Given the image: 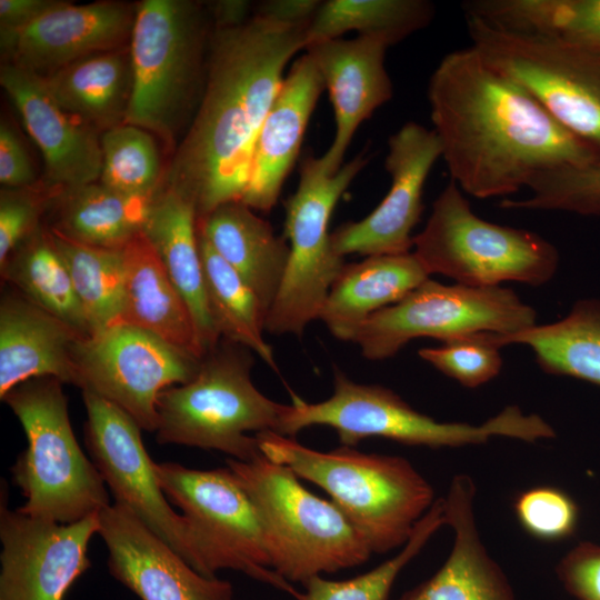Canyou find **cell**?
I'll list each match as a JSON object with an SVG mask.
<instances>
[{
    "label": "cell",
    "mask_w": 600,
    "mask_h": 600,
    "mask_svg": "<svg viewBox=\"0 0 600 600\" xmlns=\"http://www.w3.org/2000/svg\"><path fill=\"white\" fill-rule=\"evenodd\" d=\"M462 8L502 30L600 53V0H471Z\"/></svg>",
    "instance_id": "obj_31"
},
{
    "label": "cell",
    "mask_w": 600,
    "mask_h": 600,
    "mask_svg": "<svg viewBox=\"0 0 600 600\" xmlns=\"http://www.w3.org/2000/svg\"><path fill=\"white\" fill-rule=\"evenodd\" d=\"M73 358L79 388L112 402L148 431L157 429L159 394L190 381L202 360L123 322L81 338Z\"/></svg>",
    "instance_id": "obj_14"
},
{
    "label": "cell",
    "mask_w": 600,
    "mask_h": 600,
    "mask_svg": "<svg viewBox=\"0 0 600 600\" xmlns=\"http://www.w3.org/2000/svg\"><path fill=\"white\" fill-rule=\"evenodd\" d=\"M513 509L522 529L542 541L569 538L579 521L574 500L556 487L540 486L521 492L514 500Z\"/></svg>",
    "instance_id": "obj_41"
},
{
    "label": "cell",
    "mask_w": 600,
    "mask_h": 600,
    "mask_svg": "<svg viewBox=\"0 0 600 600\" xmlns=\"http://www.w3.org/2000/svg\"><path fill=\"white\" fill-rule=\"evenodd\" d=\"M434 7L426 0H327L321 1L306 31V48L357 31L389 46L426 28Z\"/></svg>",
    "instance_id": "obj_35"
},
{
    "label": "cell",
    "mask_w": 600,
    "mask_h": 600,
    "mask_svg": "<svg viewBox=\"0 0 600 600\" xmlns=\"http://www.w3.org/2000/svg\"><path fill=\"white\" fill-rule=\"evenodd\" d=\"M48 229L69 270L91 334L121 323L124 301L122 250L89 246Z\"/></svg>",
    "instance_id": "obj_36"
},
{
    "label": "cell",
    "mask_w": 600,
    "mask_h": 600,
    "mask_svg": "<svg viewBox=\"0 0 600 600\" xmlns=\"http://www.w3.org/2000/svg\"><path fill=\"white\" fill-rule=\"evenodd\" d=\"M494 342L529 346L540 368L600 386V300L577 301L561 320L512 334L493 333Z\"/></svg>",
    "instance_id": "obj_32"
},
{
    "label": "cell",
    "mask_w": 600,
    "mask_h": 600,
    "mask_svg": "<svg viewBox=\"0 0 600 600\" xmlns=\"http://www.w3.org/2000/svg\"><path fill=\"white\" fill-rule=\"evenodd\" d=\"M447 524L443 498L436 499L431 508L417 522L402 550L374 569L342 581L314 576L302 584L303 592L296 600H387L401 570L421 551L429 539Z\"/></svg>",
    "instance_id": "obj_38"
},
{
    "label": "cell",
    "mask_w": 600,
    "mask_h": 600,
    "mask_svg": "<svg viewBox=\"0 0 600 600\" xmlns=\"http://www.w3.org/2000/svg\"><path fill=\"white\" fill-rule=\"evenodd\" d=\"M256 438L266 458L324 490L372 553L404 546L436 501L430 483L404 458L347 446L319 451L273 431Z\"/></svg>",
    "instance_id": "obj_3"
},
{
    "label": "cell",
    "mask_w": 600,
    "mask_h": 600,
    "mask_svg": "<svg viewBox=\"0 0 600 600\" xmlns=\"http://www.w3.org/2000/svg\"><path fill=\"white\" fill-rule=\"evenodd\" d=\"M227 467L251 499L260 520L271 569L287 581L364 563L370 548L340 509L307 490L288 467L262 453Z\"/></svg>",
    "instance_id": "obj_6"
},
{
    "label": "cell",
    "mask_w": 600,
    "mask_h": 600,
    "mask_svg": "<svg viewBox=\"0 0 600 600\" xmlns=\"http://www.w3.org/2000/svg\"><path fill=\"white\" fill-rule=\"evenodd\" d=\"M414 254H382L346 263L332 283L319 319L333 337L350 341L376 312L397 303L429 279Z\"/></svg>",
    "instance_id": "obj_26"
},
{
    "label": "cell",
    "mask_w": 600,
    "mask_h": 600,
    "mask_svg": "<svg viewBox=\"0 0 600 600\" xmlns=\"http://www.w3.org/2000/svg\"><path fill=\"white\" fill-rule=\"evenodd\" d=\"M137 4L97 1L57 7L22 29L0 36L7 63L49 74L83 58L130 43Z\"/></svg>",
    "instance_id": "obj_18"
},
{
    "label": "cell",
    "mask_w": 600,
    "mask_h": 600,
    "mask_svg": "<svg viewBox=\"0 0 600 600\" xmlns=\"http://www.w3.org/2000/svg\"><path fill=\"white\" fill-rule=\"evenodd\" d=\"M252 364L249 349L221 339L190 381L159 394L158 442L219 450L241 461L260 456L248 432H278L284 404L256 388Z\"/></svg>",
    "instance_id": "obj_7"
},
{
    "label": "cell",
    "mask_w": 600,
    "mask_h": 600,
    "mask_svg": "<svg viewBox=\"0 0 600 600\" xmlns=\"http://www.w3.org/2000/svg\"><path fill=\"white\" fill-rule=\"evenodd\" d=\"M311 426L334 429L341 446L347 447L371 437L441 448L481 444L492 437L534 442L556 436L540 416L526 414L517 406L506 407L479 426L439 422L414 410L392 390L357 383L337 367L333 368V393L317 403L294 398L291 404H284L276 433L293 438Z\"/></svg>",
    "instance_id": "obj_5"
},
{
    "label": "cell",
    "mask_w": 600,
    "mask_h": 600,
    "mask_svg": "<svg viewBox=\"0 0 600 600\" xmlns=\"http://www.w3.org/2000/svg\"><path fill=\"white\" fill-rule=\"evenodd\" d=\"M60 2V0H0V36L22 29Z\"/></svg>",
    "instance_id": "obj_46"
},
{
    "label": "cell",
    "mask_w": 600,
    "mask_h": 600,
    "mask_svg": "<svg viewBox=\"0 0 600 600\" xmlns=\"http://www.w3.org/2000/svg\"><path fill=\"white\" fill-rule=\"evenodd\" d=\"M62 190L44 180L21 188H2L0 192V266L40 227Z\"/></svg>",
    "instance_id": "obj_42"
},
{
    "label": "cell",
    "mask_w": 600,
    "mask_h": 600,
    "mask_svg": "<svg viewBox=\"0 0 600 600\" xmlns=\"http://www.w3.org/2000/svg\"><path fill=\"white\" fill-rule=\"evenodd\" d=\"M207 4L143 0L129 43L132 89L124 123L151 132L174 152L198 107L211 34Z\"/></svg>",
    "instance_id": "obj_4"
},
{
    "label": "cell",
    "mask_w": 600,
    "mask_h": 600,
    "mask_svg": "<svg viewBox=\"0 0 600 600\" xmlns=\"http://www.w3.org/2000/svg\"><path fill=\"white\" fill-rule=\"evenodd\" d=\"M99 181L118 192L154 197L164 187L158 139L148 130L123 123L104 131Z\"/></svg>",
    "instance_id": "obj_37"
},
{
    "label": "cell",
    "mask_w": 600,
    "mask_h": 600,
    "mask_svg": "<svg viewBox=\"0 0 600 600\" xmlns=\"http://www.w3.org/2000/svg\"><path fill=\"white\" fill-rule=\"evenodd\" d=\"M198 230L251 288L268 314L289 261L286 239L241 201L223 203L198 219Z\"/></svg>",
    "instance_id": "obj_27"
},
{
    "label": "cell",
    "mask_w": 600,
    "mask_h": 600,
    "mask_svg": "<svg viewBox=\"0 0 600 600\" xmlns=\"http://www.w3.org/2000/svg\"><path fill=\"white\" fill-rule=\"evenodd\" d=\"M0 84L41 151L44 181L66 190L97 182L101 174V133L64 109L40 74L4 62Z\"/></svg>",
    "instance_id": "obj_20"
},
{
    "label": "cell",
    "mask_w": 600,
    "mask_h": 600,
    "mask_svg": "<svg viewBox=\"0 0 600 600\" xmlns=\"http://www.w3.org/2000/svg\"><path fill=\"white\" fill-rule=\"evenodd\" d=\"M464 17L482 59L523 88L600 162V53Z\"/></svg>",
    "instance_id": "obj_10"
},
{
    "label": "cell",
    "mask_w": 600,
    "mask_h": 600,
    "mask_svg": "<svg viewBox=\"0 0 600 600\" xmlns=\"http://www.w3.org/2000/svg\"><path fill=\"white\" fill-rule=\"evenodd\" d=\"M83 338L19 291L0 303V398L31 379L54 378L78 386L73 358Z\"/></svg>",
    "instance_id": "obj_23"
},
{
    "label": "cell",
    "mask_w": 600,
    "mask_h": 600,
    "mask_svg": "<svg viewBox=\"0 0 600 600\" xmlns=\"http://www.w3.org/2000/svg\"><path fill=\"white\" fill-rule=\"evenodd\" d=\"M53 98L101 134L126 122L132 89L129 46L41 76Z\"/></svg>",
    "instance_id": "obj_29"
},
{
    "label": "cell",
    "mask_w": 600,
    "mask_h": 600,
    "mask_svg": "<svg viewBox=\"0 0 600 600\" xmlns=\"http://www.w3.org/2000/svg\"><path fill=\"white\" fill-rule=\"evenodd\" d=\"M98 514L59 523L1 503L0 600H63L90 567L87 550L99 530Z\"/></svg>",
    "instance_id": "obj_16"
},
{
    "label": "cell",
    "mask_w": 600,
    "mask_h": 600,
    "mask_svg": "<svg viewBox=\"0 0 600 600\" xmlns=\"http://www.w3.org/2000/svg\"><path fill=\"white\" fill-rule=\"evenodd\" d=\"M87 410L84 438L92 462L117 503L128 508L188 564L207 576L194 534L184 516L169 504L141 428L122 409L82 390Z\"/></svg>",
    "instance_id": "obj_15"
},
{
    "label": "cell",
    "mask_w": 600,
    "mask_h": 600,
    "mask_svg": "<svg viewBox=\"0 0 600 600\" xmlns=\"http://www.w3.org/2000/svg\"><path fill=\"white\" fill-rule=\"evenodd\" d=\"M321 1L269 0L254 6L253 13L273 22L308 27Z\"/></svg>",
    "instance_id": "obj_45"
},
{
    "label": "cell",
    "mask_w": 600,
    "mask_h": 600,
    "mask_svg": "<svg viewBox=\"0 0 600 600\" xmlns=\"http://www.w3.org/2000/svg\"><path fill=\"white\" fill-rule=\"evenodd\" d=\"M500 347L492 332H477L444 341L440 347L422 348L419 356L443 374L467 388H477L500 372Z\"/></svg>",
    "instance_id": "obj_40"
},
{
    "label": "cell",
    "mask_w": 600,
    "mask_h": 600,
    "mask_svg": "<svg viewBox=\"0 0 600 600\" xmlns=\"http://www.w3.org/2000/svg\"><path fill=\"white\" fill-rule=\"evenodd\" d=\"M143 233L186 300L200 346L204 356L208 354L221 337L213 324L206 296L196 203L164 184L151 204Z\"/></svg>",
    "instance_id": "obj_25"
},
{
    "label": "cell",
    "mask_w": 600,
    "mask_h": 600,
    "mask_svg": "<svg viewBox=\"0 0 600 600\" xmlns=\"http://www.w3.org/2000/svg\"><path fill=\"white\" fill-rule=\"evenodd\" d=\"M206 296L213 324L221 337L240 344L277 369L273 351L263 338L267 310L242 278L199 232Z\"/></svg>",
    "instance_id": "obj_34"
},
{
    "label": "cell",
    "mask_w": 600,
    "mask_h": 600,
    "mask_svg": "<svg viewBox=\"0 0 600 600\" xmlns=\"http://www.w3.org/2000/svg\"><path fill=\"white\" fill-rule=\"evenodd\" d=\"M428 101L452 181L476 198L511 194L544 171L598 162L472 46L441 59L430 77Z\"/></svg>",
    "instance_id": "obj_1"
},
{
    "label": "cell",
    "mask_w": 600,
    "mask_h": 600,
    "mask_svg": "<svg viewBox=\"0 0 600 600\" xmlns=\"http://www.w3.org/2000/svg\"><path fill=\"white\" fill-rule=\"evenodd\" d=\"M476 487L467 474L453 477L443 498L452 549L441 568L397 600H516L499 564L487 551L476 524Z\"/></svg>",
    "instance_id": "obj_24"
},
{
    "label": "cell",
    "mask_w": 600,
    "mask_h": 600,
    "mask_svg": "<svg viewBox=\"0 0 600 600\" xmlns=\"http://www.w3.org/2000/svg\"><path fill=\"white\" fill-rule=\"evenodd\" d=\"M122 322L149 331L170 344L204 357L190 309L143 232L123 249Z\"/></svg>",
    "instance_id": "obj_28"
},
{
    "label": "cell",
    "mask_w": 600,
    "mask_h": 600,
    "mask_svg": "<svg viewBox=\"0 0 600 600\" xmlns=\"http://www.w3.org/2000/svg\"><path fill=\"white\" fill-rule=\"evenodd\" d=\"M536 311L508 288L442 284L427 279L372 314L351 342L368 360L397 354L416 338L442 342L477 332L512 334L536 326Z\"/></svg>",
    "instance_id": "obj_12"
},
{
    "label": "cell",
    "mask_w": 600,
    "mask_h": 600,
    "mask_svg": "<svg viewBox=\"0 0 600 600\" xmlns=\"http://www.w3.org/2000/svg\"><path fill=\"white\" fill-rule=\"evenodd\" d=\"M556 571L577 600H600V544L580 542L560 560Z\"/></svg>",
    "instance_id": "obj_43"
},
{
    "label": "cell",
    "mask_w": 600,
    "mask_h": 600,
    "mask_svg": "<svg viewBox=\"0 0 600 600\" xmlns=\"http://www.w3.org/2000/svg\"><path fill=\"white\" fill-rule=\"evenodd\" d=\"M98 517L110 573L141 600H232L229 582L194 570L124 506Z\"/></svg>",
    "instance_id": "obj_19"
},
{
    "label": "cell",
    "mask_w": 600,
    "mask_h": 600,
    "mask_svg": "<svg viewBox=\"0 0 600 600\" xmlns=\"http://www.w3.org/2000/svg\"><path fill=\"white\" fill-rule=\"evenodd\" d=\"M154 197L129 196L100 181L66 189L50 211V229L93 247L122 250L143 228Z\"/></svg>",
    "instance_id": "obj_30"
},
{
    "label": "cell",
    "mask_w": 600,
    "mask_h": 600,
    "mask_svg": "<svg viewBox=\"0 0 600 600\" xmlns=\"http://www.w3.org/2000/svg\"><path fill=\"white\" fill-rule=\"evenodd\" d=\"M368 158L358 154L334 174L308 154L300 166L296 191L286 200V236L290 256L279 292L270 307L266 330L301 336L319 314L346 262L331 244L329 222L347 188Z\"/></svg>",
    "instance_id": "obj_11"
},
{
    "label": "cell",
    "mask_w": 600,
    "mask_h": 600,
    "mask_svg": "<svg viewBox=\"0 0 600 600\" xmlns=\"http://www.w3.org/2000/svg\"><path fill=\"white\" fill-rule=\"evenodd\" d=\"M324 83L308 53L291 66L259 130L241 202L269 212L278 202Z\"/></svg>",
    "instance_id": "obj_22"
},
{
    "label": "cell",
    "mask_w": 600,
    "mask_h": 600,
    "mask_svg": "<svg viewBox=\"0 0 600 600\" xmlns=\"http://www.w3.org/2000/svg\"><path fill=\"white\" fill-rule=\"evenodd\" d=\"M207 9L213 28H232L247 22L254 6L243 0H223L210 2Z\"/></svg>",
    "instance_id": "obj_47"
},
{
    "label": "cell",
    "mask_w": 600,
    "mask_h": 600,
    "mask_svg": "<svg viewBox=\"0 0 600 600\" xmlns=\"http://www.w3.org/2000/svg\"><path fill=\"white\" fill-rule=\"evenodd\" d=\"M439 158L441 147L432 129L409 121L393 133L384 161L390 189L367 217L331 232L334 252L342 258L352 253L371 257L410 252L412 230L423 209V188Z\"/></svg>",
    "instance_id": "obj_17"
},
{
    "label": "cell",
    "mask_w": 600,
    "mask_h": 600,
    "mask_svg": "<svg viewBox=\"0 0 600 600\" xmlns=\"http://www.w3.org/2000/svg\"><path fill=\"white\" fill-rule=\"evenodd\" d=\"M2 280L83 337L91 336L69 270L42 226L0 266Z\"/></svg>",
    "instance_id": "obj_33"
},
{
    "label": "cell",
    "mask_w": 600,
    "mask_h": 600,
    "mask_svg": "<svg viewBox=\"0 0 600 600\" xmlns=\"http://www.w3.org/2000/svg\"><path fill=\"white\" fill-rule=\"evenodd\" d=\"M307 28L256 13L238 27H212L203 90L164 181L196 203L198 219L241 200L259 130L286 66L306 49Z\"/></svg>",
    "instance_id": "obj_2"
},
{
    "label": "cell",
    "mask_w": 600,
    "mask_h": 600,
    "mask_svg": "<svg viewBox=\"0 0 600 600\" xmlns=\"http://www.w3.org/2000/svg\"><path fill=\"white\" fill-rule=\"evenodd\" d=\"M390 46L373 37L331 39L312 43L306 53L314 62L333 107V140L320 157L324 171L337 173L359 126L370 118L393 93L384 67Z\"/></svg>",
    "instance_id": "obj_21"
},
{
    "label": "cell",
    "mask_w": 600,
    "mask_h": 600,
    "mask_svg": "<svg viewBox=\"0 0 600 600\" xmlns=\"http://www.w3.org/2000/svg\"><path fill=\"white\" fill-rule=\"evenodd\" d=\"M414 254L429 274L440 273L470 287H497L504 281L530 286L548 282L559 253L539 234L483 220L462 190L450 181L432 204Z\"/></svg>",
    "instance_id": "obj_9"
},
{
    "label": "cell",
    "mask_w": 600,
    "mask_h": 600,
    "mask_svg": "<svg viewBox=\"0 0 600 600\" xmlns=\"http://www.w3.org/2000/svg\"><path fill=\"white\" fill-rule=\"evenodd\" d=\"M62 384L54 378L31 379L1 400L17 416L28 440L11 470L27 499L17 510L72 523L98 514L110 503L102 477L73 434Z\"/></svg>",
    "instance_id": "obj_8"
},
{
    "label": "cell",
    "mask_w": 600,
    "mask_h": 600,
    "mask_svg": "<svg viewBox=\"0 0 600 600\" xmlns=\"http://www.w3.org/2000/svg\"><path fill=\"white\" fill-rule=\"evenodd\" d=\"M528 188L531 197L522 200L506 199L500 207L600 214V162L544 171L536 176Z\"/></svg>",
    "instance_id": "obj_39"
},
{
    "label": "cell",
    "mask_w": 600,
    "mask_h": 600,
    "mask_svg": "<svg viewBox=\"0 0 600 600\" xmlns=\"http://www.w3.org/2000/svg\"><path fill=\"white\" fill-rule=\"evenodd\" d=\"M156 471L167 499L189 522L208 577L232 569L296 597L290 582L271 569L256 508L228 467L196 470L161 462Z\"/></svg>",
    "instance_id": "obj_13"
},
{
    "label": "cell",
    "mask_w": 600,
    "mask_h": 600,
    "mask_svg": "<svg viewBox=\"0 0 600 600\" xmlns=\"http://www.w3.org/2000/svg\"><path fill=\"white\" fill-rule=\"evenodd\" d=\"M0 182L4 188H21L37 181L28 150L13 126L0 123Z\"/></svg>",
    "instance_id": "obj_44"
}]
</instances>
